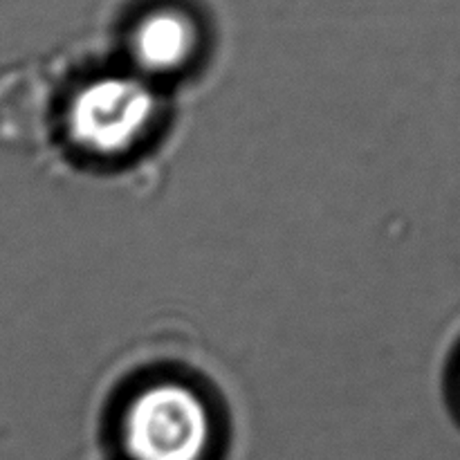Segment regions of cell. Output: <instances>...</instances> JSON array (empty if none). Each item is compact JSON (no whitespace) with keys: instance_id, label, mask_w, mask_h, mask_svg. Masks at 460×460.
Here are the masks:
<instances>
[{"instance_id":"1","label":"cell","mask_w":460,"mask_h":460,"mask_svg":"<svg viewBox=\"0 0 460 460\" xmlns=\"http://www.w3.org/2000/svg\"><path fill=\"white\" fill-rule=\"evenodd\" d=\"M211 434L205 400L178 382H160L139 391L121 422L128 460H205Z\"/></svg>"},{"instance_id":"2","label":"cell","mask_w":460,"mask_h":460,"mask_svg":"<svg viewBox=\"0 0 460 460\" xmlns=\"http://www.w3.org/2000/svg\"><path fill=\"white\" fill-rule=\"evenodd\" d=\"M157 111V99L133 76H99L75 94L67 130L75 144L93 155H119L144 137Z\"/></svg>"},{"instance_id":"3","label":"cell","mask_w":460,"mask_h":460,"mask_svg":"<svg viewBox=\"0 0 460 460\" xmlns=\"http://www.w3.org/2000/svg\"><path fill=\"white\" fill-rule=\"evenodd\" d=\"M198 30L180 9H155L139 18L130 34V52L139 67L148 72H173L193 57Z\"/></svg>"}]
</instances>
